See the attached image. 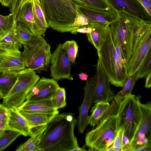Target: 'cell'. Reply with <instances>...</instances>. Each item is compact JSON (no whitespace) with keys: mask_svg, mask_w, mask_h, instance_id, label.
Instances as JSON below:
<instances>
[{"mask_svg":"<svg viewBox=\"0 0 151 151\" xmlns=\"http://www.w3.org/2000/svg\"><path fill=\"white\" fill-rule=\"evenodd\" d=\"M72 113L55 115L46 124L36 146L39 151H84L74 134L77 120Z\"/></svg>","mask_w":151,"mask_h":151,"instance_id":"obj_1","label":"cell"},{"mask_svg":"<svg viewBox=\"0 0 151 151\" xmlns=\"http://www.w3.org/2000/svg\"><path fill=\"white\" fill-rule=\"evenodd\" d=\"M36 0L49 27L61 33H72L79 28L73 25L77 10L73 0Z\"/></svg>","mask_w":151,"mask_h":151,"instance_id":"obj_2","label":"cell"},{"mask_svg":"<svg viewBox=\"0 0 151 151\" xmlns=\"http://www.w3.org/2000/svg\"><path fill=\"white\" fill-rule=\"evenodd\" d=\"M119 104L114 100L96 127L87 133L85 138V145L89 150L106 151L113 144L117 135V113Z\"/></svg>","mask_w":151,"mask_h":151,"instance_id":"obj_3","label":"cell"},{"mask_svg":"<svg viewBox=\"0 0 151 151\" xmlns=\"http://www.w3.org/2000/svg\"><path fill=\"white\" fill-rule=\"evenodd\" d=\"M97 54L103 70L109 82L115 86L122 87L128 77L126 63L119 55L114 46L110 29Z\"/></svg>","mask_w":151,"mask_h":151,"instance_id":"obj_4","label":"cell"},{"mask_svg":"<svg viewBox=\"0 0 151 151\" xmlns=\"http://www.w3.org/2000/svg\"><path fill=\"white\" fill-rule=\"evenodd\" d=\"M141 97L131 94L119 104L117 126L130 141L132 140L141 117L140 105Z\"/></svg>","mask_w":151,"mask_h":151,"instance_id":"obj_5","label":"cell"},{"mask_svg":"<svg viewBox=\"0 0 151 151\" xmlns=\"http://www.w3.org/2000/svg\"><path fill=\"white\" fill-rule=\"evenodd\" d=\"M117 18L110 23V28L116 33L127 66L132 55L134 29L143 20L127 13L117 12Z\"/></svg>","mask_w":151,"mask_h":151,"instance_id":"obj_6","label":"cell"},{"mask_svg":"<svg viewBox=\"0 0 151 151\" xmlns=\"http://www.w3.org/2000/svg\"><path fill=\"white\" fill-rule=\"evenodd\" d=\"M24 47L21 58L25 67L35 71L47 70L51 53L47 41L39 36L30 45Z\"/></svg>","mask_w":151,"mask_h":151,"instance_id":"obj_7","label":"cell"},{"mask_svg":"<svg viewBox=\"0 0 151 151\" xmlns=\"http://www.w3.org/2000/svg\"><path fill=\"white\" fill-rule=\"evenodd\" d=\"M35 71L26 68L17 73L13 87L3 99L2 105L7 108H17L24 102L29 93L40 79Z\"/></svg>","mask_w":151,"mask_h":151,"instance_id":"obj_8","label":"cell"},{"mask_svg":"<svg viewBox=\"0 0 151 151\" xmlns=\"http://www.w3.org/2000/svg\"><path fill=\"white\" fill-rule=\"evenodd\" d=\"M16 20L25 24L33 34L37 36L44 35L49 27L43 11L36 0H30L24 3Z\"/></svg>","mask_w":151,"mask_h":151,"instance_id":"obj_9","label":"cell"},{"mask_svg":"<svg viewBox=\"0 0 151 151\" xmlns=\"http://www.w3.org/2000/svg\"><path fill=\"white\" fill-rule=\"evenodd\" d=\"M50 63L51 76L56 81L62 79L72 80L70 74L71 62L62 46L60 44L51 54Z\"/></svg>","mask_w":151,"mask_h":151,"instance_id":"obj_10","label":"cell"},{"mask_svg":"<svg viewBox=\"0 0 151 151\" xmlns=\"http://www.w3.org/2000/svg\"><path fill=\"white\" fill-rule=\"evenodd\" d=\"M86 81V85L83 88V99L79 108V115L77 120L78 130L81 134L84 132L88 125V113L93 104V95L96 81V75Z\"/></svg>","mask_w":151,"mask_h":151,"instance_id":"obj_11","label":"cell"},{"mask_svg":"<svg viewBox=\"0 0 151 151\" xmlns=\"http://www.w3.org/2000/svg\"><path fill=\"white\" fill-rule=\"evenodd\" d=\"M111 9L151 22V16L138 0H107Z\"/></svg>","mask_w":151,"mask_h":151,"instance_id":"obj_12","label":"cell"},{"mask_svg":"<svg viewBox=\"0 0 151 151\" xmlns=\"http://www.w3.org/2000/svg\"><path fill=\"white\" fill-rule=\"evenodd\" d=\"M151 27L148 29L141 38L127 65L128 76L136 74L148 52L151 49Z\"/></svg>","mask_w":151,"mask_h":151,"instance_id":"obj_13","label":"cell"},{"mask_svg":"<svg viewBox=\"0 0 151 151\" xmlns=\"http://www.w3.org/2000/svg\"><path fill=\"white\" fill-rule=\"evenodd\" d=\"M59 87L53 78L42 77L30 91L24 103L50 99Z\"/></svg>","mask_w":151,"mask_h":151,"instance_id":"obj_14","label":"cell"},{"mask_svg":"<svg viewBox=\"0 0 151 151\" xmlns=\"http://www.w3.org/2000/svg\"><path fill=\"white\" fill-rule=\"evenodd\" d=\"M96 81L94 92L93 103L99 102H109L114 99L109 82L105 74L99 59L96 66Z\"/></svg>","mask_w":151,"mask_h":151,"instance_id":"obj_15","label":"cell"},{"mask_svg":"<svg viewBox=\"0 0 151 151\" xmlns=\"http://www.w3.org/2000/svg\"><path fill=\"white\" fill-rule=\"evenodd\" d=\"M19 50L0 47V70L18 73L26 67Z\"/></svg>","mask_w":151,"mask_h":151,"instance_id":"obj_16","label":"cell"},{"mask_svg":"<svg viewBox=\"0 0 151 151\" xmlns=\"http://www.w3.org/2000/svg\"><path fill=\"white\" fill-rule=\"evenodd\" d=\"M76 8L77 11L86 17L90 22L109 24L118 17L117 12L112 9L109 11H103L81 5H76Z\"/></svg>","mask_w":151,"mask_h":151,"instance_id":"obj_17","label":"cell"},{"mask_svg":"<svg viewBox=\"0 0 151 151\" xmlns=\"http://www.w3.org/2000/svg\"><path fill=\"white\" fill-rule=\"evenodd\" d=\"M8 116L6 130L15 131L24 136H29L30 129L28 123L17 108H8Z\"/></svg>","mask_w":151,"mask_h":151,"instance_id":"obj_18","label":"cell"},{"mask_svg":"<svg viewBox=\"0 0 151 151\" xmlns=\"http://www.w3.org/2000/svg\"><path fill=\"white\" fill-rule=\"evenodd\" d=\"M141 117L139 125L131 143L146 137L151 128V102L140 103Z\"/></svg>","mask_w":151,"mask_h":151,"instance_id":"obj_19","label":"cell"},{"mask_svg":"<svg viewBox=\"0 0 151 151\" xmlns=\"http://www.w3.org/2000/svg\"><path fill=\"white\" fill-rule=\"evenodd\" d=\"M26 119L29 124L32 137L47 124L56 115L53 114H42L28 112L19 110Z\"/></svg>","mask_w":151,"mask_h":151,"instance_id":"obj_20","label":"cell"},{"mask_svg":"<svg viewBox=\"0 0 151 151\" xmlns=\"http://www.w3.org/2000/svg\"><path fill=\"white\" fill-rule=\"evenodd\" d=\"M17 108L19 110L30 113L59 114L58 110L53 107L50 99L23 103Z\"/></svg>","mask_w":151,"mask_h":151,"instance_id":"obj_21","label":"cell"},{"mask_svg":"<svg viewBox=\"0 0 151 151\" xmlns=\"http://www.w3.org/2000/svg\"><path fill=\"white\" fill-rule=\"evenodd\" d=\"M88 25L91 28V32L86 34L88 41L99 50L105 40L109 24L90 22Z\"/></svg>","mask_w":151,"mask_h":151,"instance_id":"obj_22","label":"cell"},{"mask_svg":"<svg viewBox=\"0 0 151 151\" xmlns=\"http://www.w3.org/2000/svg\"><path fill=\"white\" fill-rule=\"evenodd\" d=\"M16 22V20L10 28L0 34V47L19 50L22 47L15 36Z\"/></svg>","mask_w":151,"mask_h":151,"instance_id":"obj_23","label":"cell"},{"mask_svg":"<svg viewBox=\"0 0 151 151\" xmlns=\"http://www.w3.org/2000/svg\"><path fill=\"white\" fill-rule=\"evenodd\" d=\"M17 73L0 70V99H4L13 87Z\"/></svg>","mask_w":151,"mask_h":151,"instance_id":"obj_24","label":"cell"},{"mask_svg":"<svg viewBox=\"0 0 151 151\" xmlns=\"http://www.w3.org/2000/svg\"><path fill=\"white\" fill-rule=\"evenodd\" d=\"M109 102H99L96 103L91 110V114L89 116L88 124L92 126L93 129L98 125L109 109Z\"/></svg>","mask_w":151,"mask_h":151,"instance_id":"obj_25","label":"cell"},{"mask_svg":"<svg viewBox=\"0 0 151 151\" xmlns=\"http://www.w3.org/2000/svg\"><path fill=\"white\" fill-rule=\"evenodd\" d=\"M15 36L18 42L22 45L29 46L39 36L34 35L25 24L17 21Z\"/></svg>","mask_w":151,"mask_h":151,"instance_id":"obj_26","label":"cell"},{"mask_svg":"<svg viewBox=\"0 0 151 151\" xmlns=\"http://www.w3.org/2000/svg\"><path fill=\"white\" fill-rule=\"evenodd\" d=\"M136 81V74L128 77L124 82L122 90L114 96V100L116 104H119L131 94Z\"/></svg>","mask_w":151,"mask_h":151,"instance_id":"obj_27","label":"cell"},{"mask_svg":"<svg viewBox=\"0 0 151 151\" xmlns=\"http://www.w3.org/2000/svg\"><path fill=\"white\" fill-rule=\"evenodd\" d=\"M46 125L39 130L35 134L24 143L20 145L16 151H38L36 145L45 131Z\"/></svg>","mask_w":151,"mask_h":151,"instance_id":"obj_28","label":"cell"},{"mask_svg":"<svg viewBox=\"0 0 151 151\" xmlns=\"http://www.w3.org/2000/svg\"><path fill=\"white\" fill-rule=\"evenodd\" d=\"M50 99L52 104L55 109L58 110L65 107L66 105L65 88L59 87L56 90Z\"/></svg>","mask_w":151,"mask_h":151,"instance_id":"obj_29","label":"cell"},{"mask_svg":"<svg viewBox=\"0 0 151 151\" xmlns=\"http://www.w3.org/2000/svg\"><path fill=\"white\" fill-rule=\"evenodd\" d=\"M20 135V133L15 131L6 130L0 137V151L5 149Z\"/></svg>","mask_w":151,"mask_h":151,"instance_id":"obj_30","label":"cell"},{"mask_svg":"<svg viewBox=\"0 0 151 151\" xmlns=\"http://www.w3.org/2000/svg\"><path fill=\"white\" fill-rule=\"evenodd\" d=\"M151 71V50L150 49L136 74V81L145 77Z\"/></svg>","mask_w":151,"mask_h":151,"instance_id":"obj_31","label":"cell"},{"mask_svg":"<svg viewBox=\"0 0 151 151\" xmlns=\"http://www.w3.org/2000/svg\"><path fill=\"white\" fill-rule=\"evenodd\" d=\"M62 46L71 63H74L78 50L76 42L74 40L67 41L62 44Z\"/></svg>","mask_w":151,"mask_h":151,"instance_id":"obj_32","label":"cell"},{"mask_svg":"<svg viewBox=\"0 0 151 151\" xmlns=\"http://www.w3.org/2000/svg\"><path fill=\"white\" fill-rule=\"evenodd\" d=\"M85 6L103 11H109L111 8L107 0H82Z\"/></svg>","mask_w":151,"mask_h":151,"instance_id":"obj_33","label":"cell"},{"mask_svg":"<svg viewBox=\"0 0 151 151\" xmlns=\"http://www.w3.org/2000/svg\"><path fill=\"white\" fill-rule=\"evenodd\" d=\"M15 20L13 13L6 16L0 14V34L10 28Z\"/></svg>","mask_w":151,"mask_h":151,"instance_id":"obj_34","label":"cell"},{"mask_svg":"<svg viewBox=\"0 0 151 151\" xmlns=\"http://www.w3.org/2000/svg\"><path fill=\"white\" fill-rule=\"evenodd\" d=\"M90 22L88 19L77 11L74 20L73 26L79 28L88 25Z\"/></svg>","mask_w":151,"mask_h":151,"instance_id":"obj_35","label":"cell"},{"mask_svg":"<svg viewBox=\"0 0 151 151\" xmlns=\"http://www.w3.org/2000/svg\"><path fill=\"white\" fill-rule=\"evenodd\" d=\"M30 0H13L10 6V13L14 15V18L16 19L17 15L21 7L26 2Z\"/></svg>","mask_w":151,"mask_h":151,"instance_id":"obj_36","label":"cell"},{"mask_svg":"<svg viewBox=\"0 0 151 151\" xmlns=\"http://www.w3.org/2000/svg\"><path fill=\"white\" fill-rule=\"evenodd\" d=\"M123 134V130L121 129H119L113 144L114 146V151H122V138Z\"/></svg>","mask_w":151,"mask_h":151,"instance_id":"obj_37","label":"cell"},{"mask_svg":"<svg viewBox=\"0 0 151 151\" xmlns=\"http://www.w3.org/2000/svg\"><path fill=\"white\" fill-rule=\"evenodd\" d=\"M122 151H131V143L129 139L125 135L122 138Z\"/></svg>","mask_w":151,"mask_h":151,"instance_id":"obj_38","label":"cell"},{"mask_svg":"<svg viewBox=\"0 0 151 151\" xmlns=\"http://www.w3.org/2000/svg\"><path fill=\"white\" fill-rule=\"evenodd\" d=\"M8 108L0 104V122L7 119Z\"/></svg>","mask_w":151,"mask_h":151,"instance_id":"obj_39","label":"cell"},{"mask_svg":"<svg viewBox=\"0 0 151 151\" xmlns=\"http://www.w3.org/2000/svg\"><path fill=\"white\" fill-rule=\"evenodd\" d=\"M91 28L88 25L79 28L73 31L72 33L75 34L78 32H79L87 34L91 32Z\"/></svg>","mask_w":151,"mask_h":151,"instance_id":"obj_40","label":"cell"},{"mask_svg":"<svg viewBox=\"0 0 151 151\" xmlns=\"http://www.w3.org/2000/svg\"><path fill=\"white\" fill-rule=\"evenodd\" d=\"M151 16V0H138Z\"/></svg>","mask_w":151,"mask_h":151,"instance_id":"obj_41","label":"cell"},{"mask_svg":"<svg viewBox=\"0 0 151 151\" xmlns=\"http://www.w3.org/2000/svg\"><path fill=\"white\" fill-rule=\"evenodd\" d=\"M7 119L0 122V137L4 134L6 130Z\"/></svg>","mask_w":151,"mask_h":151,"instance_id":"obj_42","label":"cell"},{"mask_svg":"<svg viewBox=\"0 0 151 151\" xmlns=\"http://www.w3.org/2000/svg\"><path fill=\"white\" fill-rule=\"evenodd\" d=\"M151 143L136 148L134 151H151Z\"/></svg>","mask_w":151,"mask_h":151,"instance_id":"obj_43","label":"cell"},{"mask_svg":"<svg viewBox=\"0 0 151 151\" xmlns=\"http://www.w3.org/2000/svg\"><path fill=\"white\" fill-rule=\"evenodd\" d=\"M145 86V88H149L151 86V73H150L147 75L146 77Z\"/></svg>","mask_w":151,"mask_h":151,"instance_id":"obj_44","label":"cell"},{"mask_svg":"<svg viewBox=\"0 0 151 151\" xmlns=\"http://www.w3.org/2000/svg\"><path fill=\"white\" fill-rule=\"evenodd\" d=\"M13 0H0V3L3 6L10 7Z\"/></svg>","mask_w":151,"mask_h":151,"instance_id":"obj_45","label":"cell"},{"mask_svg":"<svg viewBox=\"0 0 151 151\" xmlns=\"http://www.w3.org/2000/svg\"><path fill=\"white\" fill-rule=\"evenodd\" d=\"M79 78L83 81H86L88 78V76L86 73H82L78 75Z\"/></svg>","mask_w":151,"mask_h":151,"instance_id":"obj_46","label":"cell"},{"mask_svg":"<svg viewBox=\"0 0 151 151\" xmlns=\"http://www.w3.org/2000/svg\"><path fill=\"white\" fill-rule=\"evenodd\" d=\"M76 5H81L85 6L84 2L82 0H73Z\"/></svg>","mask_w":151,"mask_h":151,"instance_id":"obj_47","label":"cell"},{"mask_svg":"<svg viewBox=\"0 0 151 151\" xmlns=\"http://www.w3.org/2000/svg\"><path fill=\"white\" fill-rule=\"evenodd\" d=\"M114 151V146L113 144L106 151Z\"/></svg>","mask_w":151,"mask_h":151,"instance_id":"obj_48","label":"cell"}]
</instances>
